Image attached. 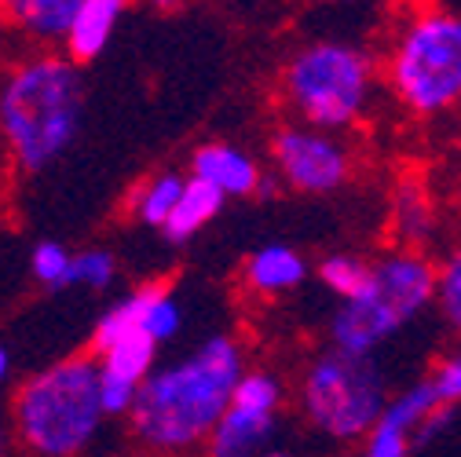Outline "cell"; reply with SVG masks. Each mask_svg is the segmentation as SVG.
Here are the masks:
<instances>
[{"label":"cell","instance_id":"obj_1","mask_svg":"<svg viewBox=\"0 0 461 457\" xmlns=\"http://www.w3.org/2000/svg\"><path fill=\"white\" fill-rule=\"evenodd\" d=\"M246 363L235 340L212 336L187 359L154 370L129 414L140 443L161 453L198 446L212 435L223 414L235 403Z\"/></svg>","mask_w":461,"mask_h":457},{"label":"cell","instance_id":"obj_2","mask_svg":"<svg viewBox=\"0 0 461 457\" xmlns=\"http://www.w3.org/2000/svg\"><path fill=\"white\" fill-rule=\"evenodd\" d=\"M85 85L70 59L41 55L0 85V136L26 173H41L59 157L81 129Z\"/></svg>","mask_w":461,"mask_h":457},{"label":"cell","instance_id":"obj_3","mask_svg":"<svg viewBox=\"0 0 461 457\" xmlns=\"http://www.w3.org/2000/svg\"><path fill=\"white\" fill-rule=\"evenodd\" d=\"M103 417V366L92 355L33 373L15 395V432L37 457H77Z\"/></svg>","mask_w":461,"mask_h":457},{"label":"cell","instance_id":"obj_4","mask_svg":"<svg viewBox=\"0 0 461 457\" xmlns=\"http://www.w3.org/2000/svg\"><path fill=\"white\" fill-rule=\"evenodd\" d=\"M436 282H439V267L414 249L381 256L374 264L366 290L356 300L337 308L330 322L333 348L344 355L374 359V352L388 336H395L402 326H411L436 300Z\"/></svg>","mask_w":461,"mask_h":457},{"label":"cell","instance_id":"obj_5","mask_svg":"<svg viewBox=\"0 0 461 457\" xmlns=\"http://www.w3.org/2000/svg\"><path fill=\"white\" fill-rule=\"evenodd\" d=\"M388 85L421 118L461 103V15L439 8L402 26L388 55Z\"/></svg>","mask_w":461,"mask_h":457},{"label":"cell","instance_id":"obj_6","mask_svg":"<svg viewBox=\"0 0 461 457\" xmlns=\"http://www.w3.org/2000/svg\"><path fill=\"white\" fill-rule=\"evenodd\" d=\"M285 99L304 118L308 129L333 132L359 121L370 103L374 70L366 51L340 40H319L301 48L285 67Z\"/></svg>","mask_w":461,"mask_h":457},{"label":"cell","instance_id":"obj_7","mask_svg":"<svg viewBox=\"0 0 461 457\" xmlns=\"http://www.w3.org/2000/svg\"><path fill=\"white\" fill-rule=\"evenodd\" d=\"M301 403L315 428L333 439H366L384 417L392 395L384 373L374 359L344 355L337 348L322 352L301 384Z\"/></svg>","mask_w":461,"mask_h":457},{"label":"cell","instance_id":"obj_8","mask_svg":"<svg viewBox=\"0 0 461 457\" xmlns=\"http://www.w3.org/2000/svg\"><path fill=\"white\" fill-rule=\"evenodd\" d=\"M278 176L304 191V194H326L337 191L348 180L352 165H348V150H344L330 132L308 129V125H285L275 132L271 143Z\"/></svg>","mask_w":461,"mask_h":457},{"label":"cell","instance_id":"obj_9","mask_svg":"<svg viewBox=\"0 0 461 457\" xmlns=\"http://www.w3.org/2000/svg\"><path fill=\"white\" fill-rule=\"evenodd\" d=\"M191 176L216 187L223 198H246V194H260V184H264V173H260V165L235 150V147H227V143H205L194 150L191 157Z\"/></svg>","mask_w":461,"mask_h":457},{"label":"cell","instance_id":"obj_10","mask_svg":"<svg viewBox=\"0 0 461 457\" xmlns=\"http://www.w3.org/2000/svg\"><path fill=\"white\" fill-rule=\"evenodd\" d=\"M278 414L235 407L223 414V421L205 439V457H267V443L275 439Z\"/></svg>","mask_w":461,"mask_h":457},{"label":"cell","instance_id":"obj_11","mask_svg":"<svg viewBox=\"0 0 461 457\" xmlns=\"http://www.w3.org/2000/svg\"><path fill=\"white\" fill-rule=\"evenodd\" d=\"M122 15H125L122 0H81L77 19H74V30H70V37H67V59H70L74 67L99 59Z\"/></svg>","mask_w":461,"mask_h":457},{"label":"cell","instance_id":"obj_12","mask_svg":"<svg viewBox=\"0 0 461 457\" xmlns=\"http://www.w3.org/2000/svg\"><path fill=\"white\" fill-rule=\"evenodd\" d=\"M308 274V264L304 256L294 249V246H260L249 264H246V282L253 285L257 293H285V290H297Z\"/></svg>","mask_w":461,"mask_h":457},{"label":"cell","instance_id":"obj_13","mask_svg":"<svg viewBox=\"0 0 461 457\" xmlns=\"http://www.w3.org/2000/svg\"><path fill=\"white\" fill-rule=\"evenodd\" d=\"M77 8L81 0H8L0 12L37 40H67L74 30Z\"/></svg>","mask_w":461,"mask_h":457},{"label":"cell","instance_id":"obj_14","mask_svg":"<svg viewBox=\"0 0 461 457\" xmlns=\"http://www.w3.org/2000/svg\"><path fill=\"white\" fill-rule=\"evenodd\" d=\"M223 209V194L216 191V187H209V184H202V180H187V191H184V198H180V205H176V212L168 216V223L161 227L165 231V238L168 242H187L191 235H198L202 227L216 216Z\"/></svg>","mask_w":461,"mask_h":457},{"label":"cell","instance_id":"obj_15","mask_svg":"<svg viewBox=\"0 0 461 457\" xmlns=\"http://www.w3.org/2000/svg\"><path fill=\"white\" fill-rule=\"evenodd\" d=\"M154 355H158V340H150L147 333H132L122 345H113L106 355H99V366L106 377L143 388V381L154 373Z\"/></svg>","mask_w":461,"mask_h":457},{"label":"cell","instance_id":"obj_16","mask_svg":"<svg viewBox=\"0 0 461 457\" xmlns=\"http://www.w3.org/2000/svg\"><path fill=\"white\" fill-rule=\"evenodd\" d=\"M395 227H399V238L407 242L414 253H418V246H425L432 238L436 220H432V202L421 191V184H414V180L399 184V191H395Z\"/></svg>","mask_w":461,"mask_h":457},{"label":"cell","instance_id":"obj_17","mask_svg":"<svg viewBox=\"0 0 461 457\" xmlns=\"http://www.w3.org/2000/svg\"><path fill=\"white\" fill-rule=\"evenodd\" d=\"M370 274H374V264L359 260V256H348V253H337V256H326L319 264V278L330 293L340 297V304L356 300L366 285H370Z\"/></svg>","mask_w":461,"mask_h":457},{"label":"cell","instance_id":"obj_18","mask_svg":"<svg viewBox=\"0 0 461 457\" xmlns=\"http://www.w3.org/2000/svg\"><path fill=\"white\" fill-rule=\"evenodd\" d=\"M184 191H187V180L176 176V173H161V176H154V180L140 191V198H136V212H140V220L150 223V227H165L168 216L176 212Z\"/></svg>","mask_w":461,"mask_h":457},{"label":"cell","instance_id":"obj_19","mask_svg":"<svg viewBox=\"0 0 461 457\" xmlns=\"http://www.w3.org/2000/svg\"><path fill=\"white\" fill-rule=\"evenodd\" d=\"M436 304L447 318V326L461 336V246L447 253L439 264V282H436Z\"/></svg>","mask_w":461,"mask_h":457},{"label":"cell","instance_id":"obj_20","mask_svg":"<svg viewBox=\"0 0 461 457\" xmlns=\"http://www.w3.org/2000/svg\"><path fill=\"white\" fill-rule=\"evenodd\" d=\"M180 304L168 297V290H161V285H150L147 290V311H143V333L150 340H168L180 333Z\"/></svg>","mask_w":461,"mask_h":457},{"label":"cell","instance_id":"obj_21","mask_svg":"<svg viewBox=\"0 0 461 457\" xmlns=\"http://www.w3.org/2000/svg\"><path fill=\"white\" fill-rule=\"evenodd\" d=\"M70 267H74V253L63 249L59 242H41L33 246V256H30V271L37 282L51 285V290H67L70 282Z\"/></svg>","mask_w":461,"mask_h":457},{"label":"cell","instance_id":"obj_22","mask_svg":"<svg viewBox=\"0 0 461 457\" xmlns=\"http://www.w3.org/2000/svg\"><path fill=\"white\" fill-rule=\"evenodd\" d=\"M235 407H249V410H267V414H278L282 407V384L275 373H246L239 381V391H235Z\"/></svg>","mask_w":461,"mask_h":457},{"label":"cell","instance_id":"obj_23","mask_svg":"<svg viewBox=\"0 0 461 457\" xmlns=\"http://www.w3.org/2000/svg\"><path fill=\"white\" fill-rule=\"evenodd\" d=\"M411 450H414V435L392 417H381L363 443V457H411Z\"/></svg>","mask_w":461,"mask_h":457},{"label":"cell","instance_id":"obj_24","mask_svg":"<svg viewBox=\"0 0 461 457\" xmlns=\"http://www.w3.org/2000/svg\"><path fill=\"white\" fill-rule=\"evenodd\" d=\"M113 256L106 249H85L74 253V267H70V282L67 285H92V290H103V285L113 282Z\"/></svg>","mask_w":461,"mask_h":457},{"label":"cell","instance_id":"obj_25","mask_svg":"<svg viewBox=\"0 0 461 457\" xmlns=\"http://www.w3.org/2000/svg\"><path fill=\"white\" fill-rule=\"evenodd\" d=\"M429 381H432V388L439 395V403L450 407V410H457L461 407V352L439 359L436 370L429 373Z\"/></svg>","mask_w":461,"mask_h":457},{"label":"cell","instance_id":"obj_26","mask_svg":"<svg viewBox=\"0 0 461 457\" xmlns=\"http://www.w3.org/2000/svg\"><path fill=\"white\" fill-rule=\"evenodd\" d=\"M8 370H12V359H8V348H0V384H5V377H8Z\"/></svg>","mask_w":461,"mask_h":457},{"label":"cell","instance_id":"obj_27","mask_svg":"<svg viewBox=\"0 0 461 457\" xmlns=\"http://www.w3.org/2000/svg\"><path fill=\"white\" fill-rule=\"evenodd\" d=\"M5 453H8V432L0 428V457H5Z\"/></svg>","mask_w":461,"mask_h":457},{"label":"cell","instance_id":"obj_28","mask_svg":"<svg viewBox=\"0 0 461 457\" xmlns=\"http://www.w3.org/2000/svg\"><path fill=\"white\" fill-rule=\"evenodd\" d=\"M267 457H285V453H267Z\"/></svg>","mask_w":461,"mask_h":457}]
</instances>
